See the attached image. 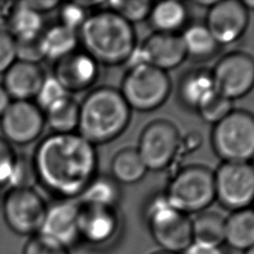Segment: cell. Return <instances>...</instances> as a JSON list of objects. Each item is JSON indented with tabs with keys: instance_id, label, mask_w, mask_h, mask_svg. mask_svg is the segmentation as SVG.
Wrapping results in <instances>:
<instances>
[{
	"instance_id": "45",
	"label": "cell",
	"mask_w": 254,
	"mask_h": 254,
	"mask_svg": "<svg viewBox=\"0 0 254 254\" xmlns=\"http://www.w3.org/2000/svg\"><path fill=\"white\" fill-rule=\"evenodd\" d=\"M244 254H254V246L244 252Z\"/></svg>"
},
{
	"instance_id": "25",
	"label": "cell",
	"mask_w": 254,
	"mask_h": 254,
	"mask_svg": "<svg viewBox=\"0 0 254 254\" xmlns=\"http://www.w3.org/2000/svg\"><path fill=\"white\" fill-rule=\"evenodd\" d=\"M192 242L221 246L225 241V217L215 211H201L191 219Z\"/></svg>"
},
{
	"instance_id": "17",
	"label": "cell",
	"mask_w": 254,
	"mask_h": 254,
	"mask_svg": "<svg viewBox=\"0 0 254 254\" xmlns=\"http://www.w3.org/2000/svg\"><path fill=\"white\" fill-rule=\"evenodd\" d=\"M79 203L78 230L80 239L93 245L110 241L118 230L116 207Z\"/></svg>"
},
{
	"instance_id": "37",
	"label": "cell",
	"mask_w": 254,
	"mask_h": 254,
	"mask_svg": "<svg viewBox=\"0 0 254 254\" xmlns=\"http://www.w3.org/2000/svg\"><path fill=\"white\" fill-rule=\"evenodd\" d=\"M15 43L17 61L38 64L44 59L40 46V38L32 41H15Z\"/></svg>"
},
{
	"instance_id": "14",
	"label": "cell",
	"mask_w": 254,
	"mask_h": 254,
	"mask_svg": "<svg viewBox=\"0 0 254 254\" xmlns=\"http://www.w3.org/2000/svg\"><path fill=\"white\" fill-rule=\"evenodd\" d=\"M249 24V11L242 1L221 0L207 9L204 25L219 46L238 41Z\"/></svg>"
},
{
	"instance_id": "43",
	"label": "cell",
	"mask_w": 254,
	"mask_h": 254,
	"mask_svg": "<svg viewBox=\"0 0 254 254\" xmlns=\"http://www.w3.org/2000/svg\"><path fill=\"white\" fill-rule=\"evenodd\" d=\"M242 3L248 11H254V0H244Z\"/></svg>"
},
{
	"instance_id": "29",
	"label": "cell",
	"mask_w": 254,
	"mask_h": 254,
	"mask_svg": "<svg viewBox=\"0 0 254 254\" xmlns=\"http://www.w3.org/2000/svg\"><path fill=\"white\" fill-rule=\"evenodd\" d=\"M106 7L116 13L131 25L148 19L153 2L148 0H117L104 3Z\"/></svg>"
},
{
	"instance_id": "11",
	"label": "cell",
	"mask_w": 254,
	"mask_h": 254,
	"mask_svg": "<svg viewBox=\"0 0 254 254\" xmlns=\"http://www.w3.org/2000/svg\"><path fill=\"white\" fill-rule=\"evenodd\" d=\"M214 88L230 100L246 96L254 88V57L233 51L221 57L211 69Z\"/></svg>"
},
{
	"instance_id": "3",
	"label": "cell",
	"mask_w": 254,
	"mask_h": 254,
	"mask_svg": "<svg viewBox=\"0 0 254 254\" xmlns=\"http://www.w3.org/2000/svg\"><path fill=\"white\" fill-rule=\"evenodd\" d=\"M131 108L120 90L100 86L79 103L78 134L93 144H105L119 137L128 127Z\"/></svg>"
},
{
	"instance_id": "26",
	"label": "cell",
	"mask_w": 254,
	"mask_h": 254,
	"mask_svg": "<svg viewBox=\"0 0 254 254\" xmlns=\"http://www.w3.org/2000/svg\"><path fill=\"white\" fill-rule=\"evenodd\" d=\"M79 103L69 94L59 100L45 112L46 124L54 133H73L77 129Z\"/></svg>"
},
{
	"instance_id": "20",
	"label": "cell",
	"mask_w": 254,
	"mask_h": 254,
	"mask_svg": "<svg viewBox=\"0 0 254 254\" xmlns=\"http://www.w3.org/2000/svg\"><path fill=\"white\" fill-rule=\"evenodd\" d=\"M224 242L244 252L254 246V209L252 207L232 211L225 218Z\"/></svg>"
},
{
	"instance_id": "35",
	"label": "cell",
	"mask_w": 254,
	"mask_h": 254,
	"mask_svg": "<svg viewBox=\"0 0 254 254\" xmlns=\"http://www.w3.org/2000/svg\"><path fill=\"white\" fill-rule=\"evenodd\" d=\"M16 160L17 155L12 145L0 137V187L9 184Z\"/></svg>"
},
{
	"instance_id": "33",
	"label": "cell",
	"mask_w": 254,
	"mask_h": 254,
	"mask_svg": "<svg viewBox=\"0 0 254 254\" xmlns=\"http://www.w3.org/2000/svg\"><path fill=\"white\" fill-rule=\"evenodd\" d=\"M37 181L33 161L17 156L16 164L9 184L12 188H31L32 182Z\"/></svg>"
},
{
	"instance_id": "46",
	"label": "cell",
	"mask_w": 254,
	"mask_h": 254,
	"mask_svg": "<svg viewBox=\"0 0 254 254\" xmlns=\"http://www.w3.org/2000/svg\"><path fill=\"white\" fill-rule=\"evenodd\" d=\"M250 164H251V166H252V167H253V169H254V157L252 158V160H251V163H250Z\"/></svg>"
},
{
	"instance_id": "44",
	"label": "cell",
	"mask_w": 254,
	"mask_h": 254,
	"mask_svg": "<svg viewBox=\"0 0 254 254\" xmlns=\"http://www.w3.org/2000/svg\"><path fill=\"white\" fill-rule=\"evenodd\" d=\"M152 254H181V253H175V252H170V251H165V250H159V251H156Z\"/></svg>"
},
{
	"instance_id": "8",
	"label": "cell",
	"mask_w": 254,
	"mask_h": 254,
	"mask_svg": "<svg viewBox=\"0 0 254 254\" xmlns=\"http://www.w3.org/2000/svg\"><path fill=\"white\" fill-rule=\"evenodd\" d=\"M181 140L182 135L173 122L156 119L143 129L136 149L148 171H162L181 153Z\"/></svg>"
},
{
	"instance_id": "22",
	"label": "cell",
	"mask_w": 254,
	"mask_h": 254,
	"mask_svg": "<svg viewBox=\"0 0 254 254\" xmlns=\"http://www.w3.org/2000/svg\"><path fill=\"white\" fill-rule=\"evenodd\" d=\"M148 19L156 32L177 34L188 20V9L176 0L153 3Z\"/></svg>"
},
{
	"instance_id": "18",
	"label": "cell",
	"mask_w": 254,
	"mask_h": 254,
	"mask_svg": "<svg viewBox=\"0 0 254 254\" xmlns=\"http://www.w3.org/2000/svg\"><path fill=\"white\" fill-rule=\"evenodd\" d=\"M46 75L38 64L16 61L4 73L3 86L12 100L35 98Z\"/></svg>"
},
{
	"instance_id": "28",
	"label": "cell",
	"mask_w": 254,
	"mask_h": 254,
	"mask_svg": "<svg viewBox=\"0 0 254 254\" xmlns=\"http://www.w3.org/2000/svg\"><path fill=\"white\" fill-rule=\"evenodd\" d=\"M119 199V184L111 176H96L77 198L80 203L108 207H117Z\"/></svg>"
},
{
	"instance_id": "10",
	"label": "cell",
	"mask_w": 254,
	"mask_h": 254,
	"mask_svg": "<svg viewBox=\"0 0 254 254\" xmlns=\"http://www.w3.org/2000/svg\"><path fill=\"white\" fill-rule=\"evenodd\" d=\"M48 205L32 188H12L3 200V216L8 227L24 236L38 234Z\"/></svg>"
},
{
	"instance_id": "34",
	"label": "cell",
	"mask_w": 254,
	"mask_h": 254,
	"mask_svg": "<svg viewBox=\"0 0 254 254\" xmlns=\"http://www.w3.org/2000/svg\"><path fill=\"white\" fill-rule=\"evenodd\" d=\"M86 18L85 8L78 2L64 3L60 8V24L73 31L78 32Z\"/></svg>"
},
{
	"instance_id": "5",
	"label": "cell",
	"mask_w": 254,
	"mask_h": 254,
	"mask_svg": "<svg viewBox=\"0 0 254 254\" xmlns=\"http://www.w3.org/2000/svg\"><path fill=\"white\" fill-rule=\"evenodd\" d=\"M164 194L185 214L204 211L215 199L214 172L202 165L186 166L174 175Z\"/></svg>"
},
{
	"instance_id": "23",
	"label": "cell",
	"mask_w": 254,
	"mask_h": 254,
	"mask_svg": "<svg viewBox=\"0 0 254 254\" xmlns=\"http://www.w3.org/2000/svg\"><path fill=\"white\" fill-rule=\"evenodd\" d=\"M147 168L136 148L119 150L112 158L110 164L111 178L118 184H135L141 181Z\"/></svg>"
},
{
	"instance_id": "47",
	"label": "cell",
	"mask_w": 254,
	"mask_h": 254,
	"mask_svg": "<svg viewBox=\"0 0 254 254\" xmlns=\"http://www.w3.org/2000/svg\"><path fill=\"white\" fill-rule=\"evenodd\" d=\"M252 206H253V207H252V208H253V209H254V201H253V204H252Z\"/></svg>"
},
{
	"instance_id": "30",
	"label": "cell",
	"mask_w": 254,
	"mask_h": 254,
	"mask_svg": "<svg viewBox=\"0 0 254 254\" xmlns=\"http://www.w3.org/2000/svg\"><path fill=\"white\" fill-rule=\"evenodd\" d=\"M232 109V100L215 90L197 107L196 111L203 121L214 125L229 114Z\"/></svg>"
},
{
	"instance_id": "9",
	"label": "cell",
	"mask_w": 254,
	"mask_h": 254,
	"mask_svg": "<svg viewBox=\"0 0 254 254\" xmlns=\"http://www.w3.org/2000/svg\"><path fill=\"white\" fill-rule=\"evenodd\" d=\"M215 199L232 211L254 201V169L250 163L223 162L214 172Z\"/></svg>"
},
{
	"instance_id": "7",
	"label": "cell",
	"mask_w": 254,
	"mask_h": 254,
	"mask_svg": "<svg viewBox=\"0 0 254 254\" xmlns=\"http://www.w3.org/2000/svg\"><path fill=\"white\" fill-rule=\"evenodd\" d=\"M171 89L166 71L150 64H140L127 69L120 92L131 110L149 112L164 104Z\"/></svg>"
},
{
	"instance_id": "21",
	"label": "cell",
	"mask_w": 254,
	"mask_h": 254,
	"mask_svg": "<svg viewBox=\"0 0 254 254\" xmlns=\"http://www.w3.org/2000/svg\"><path fill=\"white\" fill-rule=\"evenodd\" d=\"M78 43L77 32L62 24L50 27L40 37V46L44 59L54 62L76 51Z\"/></svg>"
},
{
	"instance_id": "2",
	"label": "cell",
	"mask_w": 254,
	"mask_h": 254,
	"mask_svg": "<svg viewBox=\"0 0 254 254\" xmlns=\"http://www.w3.org/2000/svg\"><path fill=\"white\" fill-rule=\"evenodd\" d=\"M77 34L83 51L98 64H126L137 46L133 25L107 8L88 15Z\"/></svg>"
},
{
	"instance_id": "41",
	"label": "cell",
	"mask_w": 254,
	"mask_h": 254,
	"mask_svg": "<svg viewBox=\"0 0 254 254\" xmlns=\"http://www.w3.org/2000/svg\"><path fill=\"white\" fill-rule=\"evenodd\" d=\"M12 98L4 88L2 84H0V118L5 113V111L8 109L12 102Z\"/></svg>"
},
{
	"instance_id": "32",
	"label": "cell",
	"mask_w": 254,
	"mask_h": 254,
	"mask_svg": "<svg viewBox=\"0 0 254 254\" xmlns=\"http://www.w3.org/2000/svg\"><path fill=\"white\" fill-rule=\"evenodd\" d=\"M23 254H69L68 249L60 243L38 233L29 238Z\"/></svg>"
},
{
	"instance_id": "4",
	"label": "cell",
	"mask_w": 254,
	"mask_h": 254,
	"mask_svg": "<svg viewBox=\"0 0 254 254\" xmlns=\"http://www.w3.org/2000/svg\"><path fill=\"white\" fill-rule=\"evenodd\" d=\"M144 216L149 232L161 250L182 254L192 243L191 218L175 208L164 193L148 201Z\"/></svg>"
},
{
	"instance_id": "36",
	"label": "cell",
	"mask_w": 254,
	"mask_h": 254,
	"mask_svg": "<svg viewBox=\"0 0 254 254\" xmlns=\"http://www.w3.org/2000/svg\"><path fill=\"white\" fill-rule=\"evenodd\" d=\"M16 61L15 39L9 32L0 31V73H5Z\"/></svg>"
},
{
	"instance_id": "16",
	"label": "cell",
	"mask_w": 254,
	"mask_h": 254,
	"mask_svg": "<svg viewBox=\"0 0 254 254\" xmlns=\"http://www.w3.org/2000/svg\"><path fill=\"white\" fill-rule=\"evenodd\" d=\"M98 65L83 50H76L56 62L53 75L67 93L82 91L96 81Z\"/></svg>"
},
{
	"instance_id": "19",
	"label": "cell",
	"mask_w": 254,
	"mask_h": 254,
	"mask_svg": "<svg viewBox=\"0 0 254 254\" xmlns=\"http://www.w3.org/2000/svg\"><path fill=\"white\" fill-rule=\"evenodd\" d=\"M214 91L211 70L206 68L188 71L181 79L178 89L182 103L194 110Z\"/></svg>"
},
{
	"instance_id": "12",
	"label": "cell",
	"mask_w": 254,
	"mask_h": 254,
	"mask_svg": "<svg viewBox=\"0 0 254 254\" xmlns=\"http://www.w3.org/2000/svg\"><path fill=\"white\" fill-rule=\"evenodd\" d=\"M187 58L180 34L155 32L136 46L126 64L128 68L150 64L164 71L176 68Z\"/></svg>"
},
{
	"instance_id": "39",
	"label": "cell",
	"mask_w": 254,
	"mask_h": 254,
	"mask_svg": "<svg viewBox=\"0 0 254 254\" xmlns=\"http://www.w3.org/2000/svg\"><path fill=\"white\" fill-rule=\"evenodd\" d=\"M182 254H224L220 246L192 242Z\"/></svg>"
},
{
	"instance_id": "42",
	"label": "cell",
	"mask_w": 254,
	"mask_h": 254,
	"mask_svg": "<svg viewBox=\"0 0 254 254\" xmlns=\"http://www.w3.org/2000/svg\"><path fill=\"white\" fill-rule=\"evenodd\" d=\"M215 2H216V0H207V1L203 0V1H196L195 4L201 6L202 8H207V9H208V8H210Z\"/></svg>"
},
{
	"instance_id": "1",
	"label": "cell",
	"mask_w": 254,
	"mask_h": 254,
	"mask_svg": "<svg viewBox=\"0 0 254 254\" xmlns=\"http://www.w3.org/2000/svg\"><path fill=\"white\" fill-rule=\"evenodd\" d=\"M37 181L60 199H77L97 176L95 146L78 133H53L32 158Z\"/></svg>"
},
{
	"instance_id": "38",
	"label": "cell",
	"mask_w": 254,
	"mask_h": 254,
	"mask_svg": "<svg viewBox=\"0 0 254 254\" xmlns=\"http://www.w3.org/2000/svg\"><path fill=\"white\" fill-rule=\"evenodd\" d=\"M19 4L35 12L43 14L44 12H48L55 9L61 3L55 0H38V1H22V2H19Z\"/></svg>"
},
{
	"instance_id": "27",
	"label": "cell",
	"mask_w": 254,
	"mask_h": 254,
	"mask_svg": "<svg viewBox=\"0 0 254 254\" xmlns=\"http://www.w3.org/2000/svg\"><path fill=\"white\" fill-rule=\"evenodd\" d=\"M9 27L15 41H32L43 34L44 21L42 14L17 3L10 16Z\"/></svg>"
},
{
	"instance_id": "15",
	"label": "cell",
	"mask_w": 254,
	"mask_h": 254,
	"mask_svg": "<svg viewBox=\"0 0 254 254\" xmlns=\"http://www.w3.org/2000/svg\"><path fill=\"white\" fill-rule=\"evenodd\" d=\"M77 199H59L47 207L40 234L67 249L79 239Z\"/></svg>"
},
{
	"instance_id": "31",
	"label": "cell",
	"mask_w": 254,
	"mask_h": 254,
	"mask_svg": "<svg viewBox=\"0 0 254 254\" xmlns=\"http://www.w3.org/2000/svg\"><path fill=\"white\" fill-rule=\"evenodd\" d=\"M60 81L52 74L45 77L35 99L36 104L45 112L49 107L68 95Z\"/></svg>"
},
{
	"instance_id": "40",
	"label": "cell",
	"mask_w": 254,
	"mask_h": 254,
	"mask_svg": "<svg viewBox=\"0 0 254 254\" xmlns=\"http://www.w3.org/2000/svg\"><path fill=\"white\" fill-rule=\"evenodd\" d=\"M200 136L198 133H191L186 136H182L181 140V152L182 151H191L198 147L200 144Z\"/></svg>"
},
{
	"instance_id": "13",
	"label": "cell",
	"mask_w": 254,
	"mask_h": 254,
	"mask_svg": "<svg viewBox=\"0 0 254 254\" xmlns=\"http://www.w3.org/2000/svg\"><path fill=\"white\" fill-rule=\"evenodd\" d=\"M45 125L43 110L30 100H13L0 118L3 138L9 144L21 146L38 139Z\"/></svg>"
},
{
	"instance_id": "6",
	"label": "cell",
	"mask_w": 254,
	"mask_h": 254,
	"mask_svg": "<svg viewBox=\"0 0 254 254\" xmlns=\"http://www.w3.org/2000/svg\"><path fill=\"white\" fill-rule=\"evenodd\" d=\"M211 145L223 162L250 163L254 157V114L232 109L213 125Z\"/></svg>"
},
{
	"instance_id": "24",
	"label": "cell",
	"mask_w": 254,
	"mask_h": 254,
	"mask_svg": "<svg viewBox=\"0 0 254 254\" xmlns=\"http://www.w3.org/2000/svg\"><path fill=\"white\" fill-rule=\"evenodd\" d=\"M181 35L187 57L204 61L213 57L220 46L214 40L204 24H192Z\"/></svg>"
}]
</instances>
